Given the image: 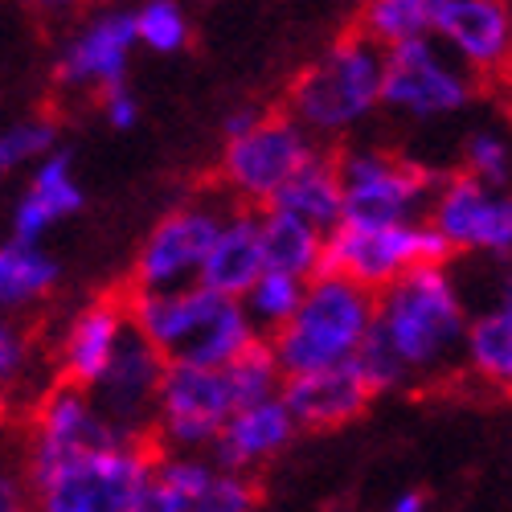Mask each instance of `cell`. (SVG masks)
I'll list each match as a JSON object with an SVG mask.
<instances>
[{"instance_id": "20", "label": "cell", "mask_w": 512, "mask_h": 512, "mask_svg": "<svg viewBox=\"0 0 512 512\" xmlns=\"http://www.w3.org/2000/svg\"><path fill=\"white\" fill-rule=\"evenodd\" d=\"M82 209V185L74 177V164L66 152H50L33 164V173L13 205V238L41 242L54 226Z\"/></svg>"}, {"instance_id": "5", "label": "cell", "mask_w": 512, "mask_h": 512, "mask_svg": "<svg viewBox=\"0 0 512 512\" xmlns=\"http://www.w3.org/2000/svg\"><path fill=\"white\" fill-rule=\"evenodd\" d=\"M447 259V246L439 234L418 222H394V226H345L328 230L324 238V275L349 279L361 291L377 295L402 275L418 267H439Z\"/></svg>"}, {"instance_id": "15", "label": "cell", "mask_w": 512, "mask_h": 512, "mask_svg": "<svg viewBox=\"0 0 512 512\" xmlns=\"http://www.w3.org/2000/svg\"><path fill=\"white\" fill-rule=\"evenodd\" d=\"M431 37L472 78L500 74L512 54L508 0H447Z\"/></svg>"}, {"instance_id": "33", "label": "cell", "mask_w": 512, "mask_h": 512, "mask_svg": "<svg viewBox=\"0 0 512 512\" xmlns=\"http://www.w3.org/2000/svg\"><path fill=\"white\" fill-rule=\"evenodd\" d=\"M463 164H467V177H476V181H484L492 189H504L508 185V168H512L508 140L500 132H476L472 140H467Z\"/></svg>"}, {"instance_id": "8", "label": "cell", "mask_w": 512, "mask_h": 512, "mask_svg": "<svg viewBox=\"0 0 512 512\" xmlns=\"http://www.w3.org/2000/svg\"><path fill=\"white\" fill-rule=\"evenodd\" d=\"M316 144L295 119L259 115L246 132L230 136L222 148V185L246 205H271L275 193L312 160Z\"/></svg>"}, {"instance_id": "35", "label": "cell", "mask_w": 512, "mask_h": 512, "mask_svg": "<svg viewBox=\"0 0 512 512\" xmlns=\"http://www.w3.org/2000/svg\"><path fill=\"white\" fill-rule=\"evenodd\" d=\"M189 512H254V488L246 484V476L218 472Z\"/></svg>"}, {"instance_id": "40", "label": "cell", "mask_w": 512, "mask_h": 512, "mask_svg": "<svg viewBox=\"0 0 512 512\" xmlns=\"http://www.w3.org/2000/svg\"><path fill=\"white\" fill-rule=\"evenodd\" d=\"M0 177H5V173H0Z\"/></svg>"}, {"instance_id": "13", "label": "cell", "mask_w": 512, "mask_h": 512, "mask_svg": "<svg viewBox=\"0 0 512 512\" xmlns=\"http://www.w3.org/2000/svg\"><path fill=\"white\" fill-rule=\"evenodd\" d=\"M226 213L213 205H177L148 230L140 254H136V291H164L197 283V271L209 254V242L218 234Z\"/></svg>"}, {"instance_id": "18", "label": "cell", "mask_w": 512, "mask_h": 512, "mask_svg": "<svg viewBox=\"0 0 512 512\" xmlns=\"http://www.w3.org/2000/svg\"><path fill=\"white\" fill-rule=\"evenodd\" d=\"M127 336V312L115 300H95L78 308L58 340V377L62 386L91 390L95 381L107 373L119 340Z\"/></svg>"}, {"instance_id": "6", "label": "cell", "mask_w": 512, "mask_h": 512, "mask_svg": "<svg viewBox=\"0 0 512 512\" xmlns=\"http://www.w3.org/2000/svg\"><path fill=\"white\" fill-rule=\"evenodd\" d=\"M336 168H340V222L345 226L418 222L435 193V177L422 164L381 148L349 152Z\"/></svg>"}, {"instance_id": "11", "label": "cell", "mask_w": 512, "mask_h": 512, "mask_svg": "<svg viewBox=\"0 0 512 512\" xmlns=\"http://www.w3.org/2000/svg\"><path fill=\"white\" fill-rule=\"evenodd\" d=\"M111 439H127L119 435L115 426L99 414V406L91 402L87 390H74V386H58L46 390L33 406V422H29V443H25V472L21 480H37L46 476L50 467L91 451V447H103Z\"/></svg>"}, {"instance_id": "21", "label": "cell", "mask_w": 512, "mask_h": 512, "mask_svg": "<svg viewBox=\"0 0 512 512\" xmlns=\"http://www.w3.org/2000/svg\"><path fill=\"white\" fill-rule=\"evenodd\" d=\"M263 271H267V263H263L259 213H230V218H222L218 234L209 242L197 283L209 295H218V300H242L246 287Z\"/></svg>"}, {"instance_id": "34", "label": "cell", "mask_w": 512, "mask_h": 512, "mask_svg": "<svg viewBox=\"0 0 512 512\" xmlns=\"http://www.w3.org/2000/svg\"><path fill=\"white\" fill-rule=\"evenodd\" d=\"M29 365H33L29 336L9 316H0V398L13 394L17 386H25Z\"/></svg>"}, {"instance_id": "28", "label": "cell", "mask_w": 512, "mask_h": 512, "mask_svg": "<svg viewBox=\"0 0 512 512\" xmlns=\"http://www.w3.org/2000/svg\"><path fill=\"white\" fill-rule=\"evenodd\" d=\"M443 5L447 0H369L357 33H365L381 50L402 46V41H422L435 33Z\"/></svg>"}, {"instance_id": "23", "label": "cell", "mask_w": 512, "mask_h": 512, "mask_svg": "<svg viewBox=\"0 0 512 512\" xmlns=\"http://www.w3.org/2000/svg\"><path fill=\"white\" fill-rule=\"evenodd\" d=\"M459 357L484 386L504 390L512 381V304H508V295H500L480 316H467Z\"/></svg>"}, {"instance_id": "2", "label": "cell", "mask_w": 512, "mask_h": 512, "mask_svg": "<svg viewBox=\"0 0 512 512\" xmlns=\"http://www.w3.org/2000/svg\"><path fill=\"white\" fill-rule=\"evenodd\" d=\"M373 328V295L349 279L316 275L304 283L300 308L291 320L271 332V357L283 377L320 373L336 365H353L365 336Z\"/></svg>"}, {"instance_id": "9", "label": "cell", "mask_w": 512, "mask_h": 512, "mask_svg": "<svg viewBox=\"0 0 512 512\" xmlns=\"http://www.w3.org/2000/svg\"><path fill=\"white\" fill-rule=\"evenodd\" d=\"M238 410L226 369H201L168 361L160 377V394L152 406V426L173 455H201L218 439L226 418Z\"/></svg>"}, {"instance_id": "1", "label": "cell", "mask_w": 512, "mask_h": 512, "mask_svg": "<svg viewBox=\"0 0 512 512\" xmlns=\"http://www.w3.org/2000/svg\"><path fill=\"white\" fill-rule=\"evenodd\" d=\"M467 316L459 279L443 263L418 267L373 295V328L353 365L373 394L447 373L459 361Z\"/></svg>"}, {"instance_id": "12", "label": "cell", "mask_w": 512, "mask_h": 512, "mask_svg": "<svg viewBox=\"0 0 512 512\" xmlns=\"http://www.w3.org/2000/svg\"><path fill=\"white\" fill-rule=\"evenodd\" d=\"M132 50H136L132 9H103L62 41L54 78L58 87L74 95H103L111 87H123Z\"/></svg>"}, {"instance_id": "37", "label": "cell", "mask_w": 512, "mask_h": 512, "mask_svg": "<svg viewBox=\"0 0 512 512\" xmlns=\"http://www.w3.org/2000/svg\"><path fill=\"white\" fill-rule=\"evenodd\" d=\"M0 512H33L25 480L17 472H9V467H0Z\"/></svg>"}, {"instance_id": "10", "label": "cell", "mask_w": 512, "mask_h": 512, "mask_svg": "<svg viewBox=\"0 0 512 512\" xmlns=\"http://www.w3.org/2000/svg\"><path fill=\"white\" fill-rule=\"evenodd\" d=\"M426 226L439 234L447 254H480L504 259L512 250V205L504 189H492L476 177H447L426 201Z\"/></svg>"}, {"instance_id": "31", "label": "cell", "mask_w": 512, "mask_h": 512, "mask_svg": "<svg viewBox=\"0 0 512 512\" xmlns=\"http://www.w3.org/2000/svg\"><path fill=\"white\" fill-rule=\"evenodd\" d=\"M226 381H230L238 406L275 398L279 386H283V373H279V365H275V357H271V349H267V340L250 345L238 361H230V365H226Z\"/></svg>"}, {"instance_id": "19", "label": "cell", "mask_w": 512, "mask_h": 512, "mask_svg": "<svg viewBox=\"0 0 512 512\" xmlns=\"http://www.w3.org/2000/svg\"><path fill=\"white\" fill-rule=\"evenodd\" d=\"M279 398H283L287 414L295 418V426L328 431V426L353 422L369 406L373 390L357 365H336V369H320V373L283 377Z\"/></svg>"}, {"instance_id": "26", "label": "cell", "mask_w": 512, "mask_h": 512, "mask_svg": "<svg viewBox=\"0 0 512 512\" xmlns=\"http://www.w3.org/2000/svg\"><path fill=\"white\" fill-rule=\"evenodd\" d=\"M213 476H218V467L201 455H168L152 463L148 488L132 512H189Z\"/></svg>"}, {"instance_id": "16", "label": "cell", "mask_w": 512, "mask_h": 512, "mask_svg": "<svg viewBox=\"0 0 512 512\" xmlns=\"http://www.w3.org/2000/svg\"><path fill=\"white\" fill-rule=\"evenodd\" d=\"M218 308V295H209L201 283L164 287V291H136L127 304V328H132L144 345H152L164 361H181L185 349L197 340L205 320Z\"/></svg>"}, {"instance_id": "30", "label": "cell", "mask_w": 512, "mask_h": 512, "mask_svg": "<svg viewBox=\"0 0 512 512\" xmlns=\"http://www.w3.org/2000/svg\"><path fill=\"white\" fill-rule=\"evenodd\" d=\"M136 46L152 54H181L189 46V13L181 0H144L132 13Z\"/></svg>"}, {"instance_id": "14", "label": "cell", "mask_w": 512, "mask_h": 512, "mask_svg": "<svg viewBox=\"0 0 512 512\" xmlns=\"http://www.w3.org/2000/svg\"><path fill=\"white\" fill-rule=\"evenodd\" d=\"M164 365L168 361L152 345H144L132 328H127V336L119 340L107 373L87 390L91 402L99 406V414L115 426L119 435L140 439V431L152 422V406H156V394H160Z\"/></svg>"}, {"instance_id": "24", "label": "cell", "mask_w": 512, "mask_h": 512, "mask_svg": "<svg viewBox=\"0 0 512 512\" xmlns=\"http://www.w3.org/2000/svg\"><path fill=\"white\" fill-rule=\"evenodd\" d=\"M267 209H283L291 218H300L308 226H316L320 234L340 226V168L336 160L312 152V160L295 173Z\"/></svg>"}, {"instance_id": "39", "label": "cell", "mask_w": 512, "mask_h": 512, "mask_svg": "<svg viewBox=\"0 0 512 512\" xmlns=\"http://www.w3.org/2000/svg\"><path fill=\"white\" fill-rule=\"evenodd\" d=\"M386 512H426V496L422 492H398L386 504Z\"/></svg>"}, {"instance_id": "38", "label": "cell", "mask_w": 512, "mask_h": 512, "mask_svg": "<svg viewBox=\"0 0 512 512\" xmlns=\"http://www.w3.org/2000/svg\"><path fill=\"white\" fill-rule=\"evenodd\" d=\"M29 5L41 13V17H66V13H74L82 0H29Z\"/></svg>"}, {"instance_id": "4", "label": "cell", "mask_w": 512, "mask_h": 512, "mask_svg": "<svg viewBox=\"0 0 512 512\" xmlns=\"http://www.w3.org/2000/svg\"><path fill=\"white\" fill-rule=\"evenodd\" d=\"M152 455L140 439H111L29 480L33 512H132L148 488Z\"/></svg>"}, {"instance_id": "3", "label": "cell", "mask_w": 512, "mask_h": 512, "mask_svg": "<svg viewBox=\"0 0 512 512\" xmlns=\"http://www.w3.org/2000/svg\"><path fill=\"white\" fill-rule=\"evenodd\" d=\"M381 107V46L365 33H349L295 78L287 119L308 136H345Z\"/></svg>"}, {"instance_id": "25", "label": "cell", "mask_w": 512, "mask_h": 512, "mask_svg": "<svg viewBox=\"0 0 512 512\" xmlns=\"http://www.w3.org/2000/svg\"><path fill=\"white\" fill-rule=\"evenodd\" d=\"M58 287V263L41 242H0V316L21 312Z\"/></svg>"}, {"instance_id": "36", "label": "cell", "mask_w": 512, "mask_h": 512, "mask_svg": "<svg viewBox=\"0 0 512 512\" xmlns=\"http://www.w3.org/2000/svg\"><path fill=\"white\" fill-rule=\"evenodd\" d=\"M99 111H103V119L115 127V132H127V127H136V119H140V103H136L132 91H127V82L99 95Z\"/></svg>"}, {"instance_id": "7", "label": "cell", "mask_w": 512, "mask_h": 512, "mask_svg": "<svg viewBox=\"0 0 512 512\" xmlns=\"http://www.w3.org/2000/svg\"><path fill=\"white\" fill-rule=\"evenodd\" d=\"M472 99L476 78L435 37L381 50V107H394L410 119H447Z\"/></svg>"}, {"instance_id": "27", "label": "cell", "mask_w": 512, "mask_h": 512, "mask_svg": "<svg viewBox=\"0 0 512 512\" xmlns=\"http://www.w3.org/2000/svg\"><path fill=\"white\" fill-rule=\"evenodd\" d=\"M250 345H259V328H254L242 312L238 300H218L213 316L205 320V328L197 332V340L185 349L181 365H201V369H226L230 361H238Z\"/></svg>"}, {"instance_id": "32", "label": "cell", "mask_w": 512, "mask_h": 512, "mask_svg": "<svg viewBox=\"0 0 512 512\" xmlns=\"http://www.w3.org/2000/svg\"><path fill=\"white\" fill-rule=\"evenodd\" d=\"M58 144V127L50 119H21L0 132V173H17V168H33L41 156H50Z\"/></svg>"}, {"instance_id": "29", "label": "cell", "mask_w": 512, "mask_h": 512, "mask_svg": "<svg viewBox=\"0 0 512 512\" xmlns=\"http://www.w3.org/2000/svg\"><path fill=\"white\" fill-rule=\"evenodd\" d=\"M300 295H304V279H291V275H279V271H263L254 279L242 295V312L254 328H267V332H279L291 312L300 308Z\"/></svg>"}, {"instance_id": "22", "label": "cell", "mask_w": 512, "mask_h": 512, "mask_svg": "<svg viewBox=\"0 0 512 512\" xmlns=\"http://www.w3.org/2000/svg\"><path fill=\"white\" fill-rule=\"evenodd\" d=\"M259 238H263V263L267 271L291 275V279H316L324 271V238L316 226L291 218L283 209L259 213Z\"/></svg>"}, {"instance_id": "17", "label": "cell", "mask_w": 512, "mask_h": 512, "mask_svg": "<svg viewBox=\"0 0 512 512\" xmlns=\"http://www.w3.org/2000/svg\"><path fill=\"white\" fill-rule=\"evenodd\" d=\"M291 439H295V418L275 394L263 402L238 406L226 418L218 439L209 443V463L226 476H246L250 467H263L267 459H275Z\"/></svg>"}]
</instances>
